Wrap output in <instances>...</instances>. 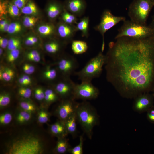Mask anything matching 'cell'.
<instances>
[{
	"label": "cell",
	"mask_w": 154,
	"mask_h": 154,
	"mask_svg": "<svg viewBox=\"0 0 154 154\" xmlns=\"http://www.w3.org/2000/svg\"><path fill=\"white\" fill-rule=\"evenodd\" d=\"M22 76L27 82L28 85L31 83V80L29 76L27 75H23Z\"/></svg>",
	"instance_id": "48"
},
{
	"label": "cell",
	"mask_w": 154,
	"mask_h": 154,
	"mask_svg": "<svg viewBox=\"0 0 154 154\" xmlns=\"http://www.w3.org/2000/svg\"><path fill=\"white\" fill-rule=\"evenodd\" d=\"M43 148L40 141L32 136L17 140L9 147L8 153L10 154H38L42 153Z\"/></svg>",
	"instance_id": "5"
},
{
	"label": "cell",
	"mask_w": 154,
	"mask_h": 154,
	"mask_svg": "<svg viewBox=\"0 0 154 154\" xmlns=\"http://www.w3.org/2000/svg\"><path fill=\"white\" fill-rule=\"evenodd\" d=\"M153 2H154V0H151Z\"/></svg>",
	"instance_id": "56"
},
{
	"label": "cell",
	"mask_w": 154,
	"mask_h": 154,
	"mask_svg": "<svg viewBox=\"0 0 154 154\" xmlns=\"http://www.w3.org/2000/svg\"><path fill=\"white\" fill-rule=\"evenodd\" d=\"M19 94L23 98H29L31 96L32 90L31 89L27 88H21L18 90Z\"/></svg>",
	"instance_id": "37"
},
{
	"label": "cell",
	"mask_w": 154,
	"mask_h": 154,
	"mask_svg": "<svg viewBox=\"0 0 154 154\" xmlns=\"http://www.w3.org/2000/svg\"><path fill=\"white\" fill-rule=\"evenodd\" d=\"M0 79L1 80H3V78L2 69L0 70Z\"/></svg>",
	"instance_id": "54"
},
{
	"label": "cell",
	"mask_w": 154,
	"mask_h": 154,
	"mask_svg": "<svg viewBox=\"0 0 154 154\" xmlns=\"http://www.w3.org/2000/svg\"><path fill=\"white\" fill-rule=\"evenodd\" d=\"M76 25L66 23L62 21L56 27V32L58 36L67 44L73 40V38L77 31Z\"/></svg>",
	"instance_id": "11"
},
{
	"label": "cell",
	"mask_w": 154,
	"mask_h": 154,
	"mask_svg": "<svg viewBox=\"0 0 154 154\" xmlns=\"http://www.w3.org/2000/svg\"><path fill=\"white\" fill-rule=\"evenodd\" d=\"M27 0H15L14 4L19 9L22 8L25 4Z\"/></svg>",
	"instance_id": "41"
},
{
	"label": "cell",
	"mask_w": 154,
	"mask_h": 154,
	"mask_svg": "<svg viewBox=\"0 0 154 154\" xmlns=\"http://www.w3.org/2000/svg\"><path fill=\"white\" fill-rule=\"evenodd\" d=\"M56 68L63 77H70L74 74L78 67L77 59L70 55H66L60 58L56 63Z\"/></svg>",
	"instance_id": "9"
},
{
	"label": "cell",
	"mask_w": 154,
	"mask_h": 154,
	"mask_svg": "<svg viewBox=\"0 0 154 154\" xmlns=\"http://www.w3.org/2000/svg\"><path fill=\"white\" fill-rule=\"evenodd\" d=\"M18 81L19 84L22 85L27 86L28 85L27 82L22 76L19 78Z\"/></svg>",
	"instance_id": "49"
},
{
	"label": "cell",
	"mask_w": 154,
	"mask_h": 154,
	"mask_svg": "<svg viewBox=\"0 0 154 154\" xmlns=\"http://www.w3.org/2000/svg\"><path fill=\"white\" fill-rule=\"evenodd\" d=\"M89 18L88 16H84L76 24L77 31L81 32L83 37L87 38L89 35Z\"/></svg>",
	"instance_id": "18"
},
{
	"label": "cell",
	"mask_w": 154,
	"mask_h": 154,
	"mask_svg": "<svg viewBox=\"0 0 154 154\" xmlns=\"http://www.w3.org/2000/svg\"><path fill=\"white\" fill-rule=\"evenodd\" d=\"M9 24L7 22L2 28L0 29V30L4 32H7Z\"/></svg>",
	"instance_id": "50"
},
{
	"label": "cell",
	"mask_w": 154,
	"mask_h": 154,
	"mask_svg": "<svg viewBox=\"0 0 154 154\" xmlns=\"http://www.w3.org/2000/svg\"><path fill=\"white\" fill-rule=\"evenodd\" d=\"M72 43L71 48L73 53L78 55L85 52L88 50V46L86 42L80 40H73Z\"/></svg>",
	"instance_id": "19"
},
{
	"label": "cell",
	"mask_w": 154,
	"mask_h": 154,
	"mask_svg": "<svg viewBox=\"0 0 154 154\" xmlns=\"http://www.w3.org/2000/svg\"><path fill=\"white\" fill-rule=\"evenodd\" d=\"M154 2L151 0H133L130 5L128 14L130 20L142 25H146Z\"/></svg>",
	"instance_id": "6"
},
{
	"label": "cell",
	"mask_w": 154,
	"mask_h": 154,
	"mask_svg": "<svg viewBox=\"0 0 154 154\" xmlns=\"http://www.w3.org/2000/svg\"><path fill=\"white\" fill-rule=\"evenodd\" d=\"M3 80L6 82H9L14 78L15 72L11 69L9 68H5L2 69Z\"/></svg>",
	"instance_id": "27"
},
{
	"label": "cell",
	"mask_w": 154,
	"mask_h": 154,
	"mask_svg": "<svg viewBox=\"0 0 154 154\" xmlns=\"http://www.w3.org/2000/svg\"><path fill=\"white\" fill-rule=\"evenodd\" d=\"M35 98L38 100H42L40 95L38 88H37L35 90Z\"/></svg>",
	"instance_id": "47"
},
{
	"label": "cell",
	"mask_w": 154,
	"mask_h": 154,
	"mask_svg": "<svg viewBox=\"0 0 154 154\" xmlns=\"http://www.w3.org/2000/svg\"><path fill=\"white\" fill-rule=\"evenodd\" d=\"M64 99L58 107L57 114L60 118L64 122L76 112L78 103L73 98Z\"/></svg>",
	"instance_id": "12"
},
{
	"label": "cell",
	"mask_w": 154,
	"mask_h": 154,
	"mask_svg": "<svg viewBox=\"0 0 154 154\" xmlns=\"http://www.w3.org/2000/svg\"><path fill=\"white\" fill-rule=\"evenodd\" d=\"M3 52V50L2 48L0 49V55H1Z\"/></svg>",
	"instance_id": "55"
},
{
	"label": "cell",
	"mask_w": 154,
	"mask_h": 154,
	"mask_svg": "<svg viewBox=\"0 0 154 154\" xmlns=\"http://www.w3.org/2000/svg\"><path fill=\"white\" fill-rule=\"evenodd\" d=\"M147 116L150 120L154 121V109H152L149 111L147 114Z\"/></svg>",
	"instance_id": "45"
},
{
	"label": "cell",
	"mask_w": 154,
	"mask_h": 154,
	"mask_svg": "<svg viewBox=\"0 0 154 154\" xmlns=\"http://www.w3.org/2000/svg\"><path fill=\"white\" fill-rule=\"evenodd\" d=\"M123 22L115 37L116 39L125 37L143 39L154 35V29L149 25L139 24L131 20Z\"/></svg>",
	"instance_id": "3"
},
{
	"label": "cell",
	"mask_w": 154,
	"mask_h": 154,
	"mask_svg": "<svg viewBox=\"0 0 154 154\" xmlns=\"http://www.w3.org/2000/svg\"><path fill=\"white\" fill-rule=\"evenodd\" d=\"M7 10L9 14L13 17L17 16L19 13V8L14 4H9Z\"/></svg>",
	"instance_id": "33"
},
{
	"label": "cell",
	"mask_w": 154,
	"mask_h": 154,
	"mask_svg": "<svg viewBox=\"0 0 154 154\" xmlns=\"http://www.w3.org/2000/svg\"><path fill=\"white\" fill-rule=\"evenodd\" d=\"M38 18L33 17L26 16L23 19V24L27 27H30L35 25Z\"/></svg>",
	"instance_id": "29"
},
{
	"label": "cell",
	"mask_w": 154,
	"mask_h": 154,
	"mask_svg": "<svg viewBox=\"0 0 154 154\" xmlns=\"http://www.w3.org/2000/svg\"><path fill=\"white\" fill-rule=\"evenodd\" d=\"M150 101L146 95L142 94L136 98L133 105L135 110L141 112L145 110L149 107Z\"/></svg>",
	"instance_id": "14"
},
{
	"label": "cell",
	"mask_w": 154,
	"mask_h": 154,
	"mask_svg": "<svg viewBox=\"0 0 154 154\" xmlns=\"http://www.w3.org/2000/svg\"><path fill=\"white\" fill-rule=\"evenodd\" d=\"M38 88L40 95L42 100L44 98L45 96V93L43 92V91L40 88Z\"/></svg>",
	"instance_id": "51"
},
{
	"label": "cell",
	"mask_w": 154,
	"mask_h": 154,
	"mask_svg": "<svg viewBox=\"0 0 154 154\" xmlns=\"http://www.w3.org/2000/svg\"><path fill=\"white\" fill-rule=\"evenodd\" d=\"M51 132L54 135L63 137L68 133L64 122H57L52 125L50 127Z\"/></svg>",
	"instance_id": "20"
},
{
	"label": "cell",
	"mask_w": 154,
	"mask_h": 154,
	"mask_svg": "<svg viewBox=\"0 0 154 154\" xmlns=\"http://www.w3.org/2000/svg\"><path fill=\"white\" fill-rule=\"evenodd\" d=\"M20 54V51L18 49L10 51L7 57V61L12 62L18 57Z\"/></svg>",
	"instance_id": "31"
},
{
	"label": "cell",
	"mask_w": 154,
	"mask_h": 154,
	"mask_svg": "<svg viewBox=\"0 0 154 154\" xmlns=\"http://www.w3.org/2000/svg\"><path fill=\"white\" fill-rule=\"evenodd\" d=\"M12 119V115L9 113L3 114L0 116V122L3 124L6 125L9 123Z\"/></svg>",
	"instance_id": "36"
},
{
	"label": "cell",
	"mask_w": 154,
	"mask_h": 154,
	"mask_svg": "<svg viewBox=\"0 0 154 154\" xmlns=\"http://www.w3.org/2000/svg\"><path fill=\"white\" fill-rule=\"evenodd\" d=\"M11 101L10 96L9 94L4 93L0 96V106L3 107L7 105Z\"/></svg>",
	"instance_id": "35"
},
{
	"label": "cell",
	"mask_w": 154,
	"mask_h": 154,
	"mask_svg": "<svg viewBox=\"0 0 154 154\" xmlns=\"http://www.w3.org/2000/svg\"><path fill=\"white\" fill-rule=\"evenodd\" d=\"M27 58L31 61L35 62H39L41 59L40 55L29 57Z\"/></svg>",
	"instance_id": "44"
},
{
	"label": "cell",
	"mask_w": 154,
	"mask_h": 154,
	"mask_svg": "<svg viewBox=\"0 0 154 154\" xmlns=\"http://www.w3.org/2000/svg\"><path fill=\"white\" fill-rule=\"evenodd\" d=\"M23 69L25 73L27 74H30L34 72L35 68L31 64H25L23 66Z\"/></svg>",
	"instance_id": "39"
},
{
	"label": "cell",
	"mask_w": 154,
	"mask_h": 154,
	"mask_svg": "<svg viewBox=\"0 0 154 154\" xmlns=\"http://www.w3.org/2000/svg\"><path fill=\"white\" fill-rule=\"evenodd\" d=\"M98 89L90 81H82L76 84L73 93L74 99L83 100L95 99L99 94Z\"/></svg>",
	"instance_id": "8"
},
{
	"label": "cell",
	"mask_w": 154,
	"mask_h": 154,
	"mask_svg": "<svg viewBox=\"0 0 154 154\" xmlns=\"http://www.w3.org/2000/svg\"><path fill=\"white\" fill-rule=\"evenodd\" d=\"M75 84L70 77H63L62 80L55 84L54 88L57 94L64 99L74 98L73 93Z\"/></svg>",
	"instance_id": "10"
},
{
	"label": "cell",
	"mask_w": 154,
	"mask_h": 154,
	"mask_svg": "<svg viewBox=\"0 0 154 154\" xmlns=\"http://www.w3.org/2000/svg\"><path fill=\"white\" fill-rule=\"evenodd\" d=\"M66 44L65 43L62 44L56 40L52 39L46 44L45 48L49 53L56 55L61 51L62 45Z\"/></svg>",
	"instance_id": "16"
},
{
	"label": "cell",
	"mask_w": 154,
	"mask_h": 154,
	"mask_svg": "<svg viewBox=\"0 0 154 154\" xmlns=\"http://www.w3.org/2000/svg\"><path fill=\"white\" fill-rule=\"evenodd\" d=\"M37 38L34 36H31L28 37L25 40V43L27 46L33 45L37 42Z\"/></svg>",
	"instance_id": "40"
},
{
	"label": "cell",
	"mask_w": 154,
	"mask_h": 154,
	"mask_svg": "<svg viewBox=\"0 0 154 154\" xmlns=\"http://www.w3.org/2000/svg\"><path fill=\"white\" fill-rule=\"evenodd\" d=\"M86 6L85 0H66L64 5L66 10L77 17L84 14Z\"/></svg>",
	"instance_id": "13"
},
{
	"label": "cell",
	"mask_w": 154,
	"mask_h": 154,
	"mask_svg": "<svg viewBox=\"0 0 154 154\" xmlns=\"http://www.w3.org/2000/svg\"><path fill=\"white\" fill-rule=\"evenodd\" d=\"M61 18L62 21L70 25L76 24L78 19L77 17L67 11L64 8L61 13Z\"/></svg>",
	"instance_id": "21"
},
{
	"label": "cell",
	"mask_w": 154,
	"mask_h": 154,
	"mask_svg": "<svg viewBox=\"0 0 154 154\" xmlns=\"http://www.w3.org/2000/svg\"><path fill=\"white\" fill-rule=\"evenodd\" d=\"M6 3L4 2H0V15H2L6 12Z\"/></svg>",
	"instance_id": "43"
},
{
	"label": "cell",
	"mask_w": 154,
	"mask_h": 154,
	"mask_svg": "<svg viewBox=\"0 0 154 154\" xmlns=\"http://www.w3.org/2000/svg\"><path fill=\"white\" fill-rule=\"evenodd\" d=\"M21 12L25 14L33 15L37 14V9L35 4L33 2L30 1L22 8Z\"/></svg>",
	"instance_id": "24"
},
{
	"label": "cell",
	"mask_w": 154,
	"mask_h": 154,
	"mask_svg": "<svg viewBox=\"0 0 154 154\" xmlns=\"http://www.w3.org/2000/svg\"><path fill=\"white\" fill-rule=\"evenodd\" d=\"M109 44L106 78L123 97L136 98L149 87L154 75V35L123 37Z\"/></svg>",
	"instance_id": "1"
},
{
	"label": "cell",
	"mask_w": 154,
	"mask_h": 154,
	"mask_svg": "<svg viewBox=\"0 0 154 154\" xmlns=\"http://www.w3.org/2000/svg\"><path fill=\"white\" fill-rule=\"evenodd\" d=\"M38 30L40 34L45 36H52L56 33V27L52 24L40 26Z\"/></svg>",
	"instance_id": "22"
},
{
	"label": "cell",
	"mask_w": 154,
	"mask_h": 154,
	"mask_svg": "<svg viewBox=\"0 0 154 154\" xmlns=\"http://www.w3.org/2000/svg\"><path fill=\"white\" fill-rule=\"evenodd\" d=\"M21 107L25 111L31 112L35 110V107L32 104L25 101L21 102L20 103Z\"/></svg>",
	"instance_id": "34"
},
{
	"label": "cell",
	"mask_w": 154,
	"mask_h": 154,
	"mask_svg": "<svg viewBox=\"0 0 154 154\" xmlns=\"http://www.w3.org/2000/svg\"><path fill=\"white\" fill-rule=\"evenodd\" d=\"M38 119L40 123H45L47 122L48 120L49 116L46 112L41 111L39 114Z\"/></svg>",
	"instance_id": "38"
},
{
	"label": "cell",
	"mask_w": 154,
	"mask_h": 154,
	"mask_svg": "<svg viewBox=\"0 0 154 154\" xmlns=\"http://www.w3.org/2000/svg\"><path fill=\"white\" fill-rule=\"evenodd\" d=\"M21 29V26L19 23L13 22L9 24L7 32L10 34H13L19 32Z\"/></svg>",
	"instance_id": "30"
},
{
	"label": "cell",
	"mask_w": 154,
	"mask_h": 154,
	"mask_svg": "<svg viewBox=\"0 0 154 154\" xmlns=\"http://www.w3.org/2000/svg\"><path fill=\"white\" fill-rule=\"evenodd\" d=\"M77 120L76 112L64 122L65 127L68 134L75 137L77 133L76 121Z\"/></svg>",
	"instance_id": "17"
},
{
	"label": "cell",
	"mask_w": 154,
	"mask_h": 154,
	"mask_svg": "<svg viewBox=\"0 0 154 154\" xmlns=\"http://www.w3.org/2000/svg\"><path fill=\"white\" fill-rule=\"evenodd\" d=\"M20 44L21 42L19 39L12 38L8 40L7 48L10 51L18 49Z\"/></svg>",
	"instance_id": "28"
},
{
	"label": "cell",
	"mask_w": 154,
	"mask_h": 154,
	"mask_svg": "<svg viewBox=\"0 0 154 154\" xmlns=\"http://www.w3.org/2000/svg\"><path fill=\"white\" fill-rule=\"evenodd\" d=\"M58 72L59 71L57 68L50 67L45 71L43 75L47 80L53 81L57 78Z\"/></svg>",
	"instance_id": "25"
},
{
	"label": "cell",
	"mask_w": 154,
	"mask_h": 154,
	"mask_svg": "<svg viewBox=\"0 0 154 154\" xmlns=\"http://www.w3.org/2000/svg\"><path fill=\"white\" fill-rule=\"evenodd\" d=\"M77 120L84 132L91 139L94 127L99 123V117L96 111L88 102L78 103L76 111Z\"/></svg>",
	"instance_id": "2"
},
{
	"label": "cell",
	"mask_w": 154,
	"mask_h": 154,
	"mask_svg": "<svg viewBox=\"0 0 154 154\" xmlns=\"http://www.w3.org/2000/svg\"><path fill=\"white\" fill-rule=\"evenodd\" d=\"M106 56L101 51L86 64L80 70L75 72L74 74L77 76L81 82H91L93 79L98 77L105 65Z\"/></svg>",
	"instance_id": "4"
},
{
	"label": "cell",
	"mask_w": 154,
	"mask_h": 154,
	"mask_svg": "<svg viewBox=\"0 0 154 154\" xmlns=\"http://www.w3.org/2000/svg\"><path fill=\"white\" fill-rule=\"evenodd\" d=\"M64 7L56 2L50 3L47 9V14L48 17L52 20L56 19L62 13Z\"/></svg>",
	"instance_id": "15"
},
{
	"label": "cell",
	"mask_w": 154,
	"mask_h": 154,
	"mask_svg": "<svg viewBox=\"0 0 154 154\" xmlns=\"http://www.w3.org/2000/svg\"><path fill=\"white\" fill-rule=\"evenodd\" d=\"M125 20V17L115 16L109 10L106 9L103 11L100 23L94 28L95 30L100 33L102 37V52H103L104 47V35L106 32L120 22Z\"/></svg>",
	"instance_id": "7"
},
{
	"label": "cell",
	"mask_w": 154,
	"mask_h": 154,
	"mask_svg": "<svg viewBox=\"0 0 154 154\" xmlns=\"http://www.w3.org/2000/svg\"><path fill=\"white\" fill-rule=\"evenodd\" d=\"M39 55H40V53L38 51L36 50H33L30 51L27 54V58L29 57Z\"/></svg>",
	"instance_id": "46"
},
{
	"label": "cell",
	"mask_w": 154,
	"mask_h": 154,
	"mask_svg": "<svg viewBox=\"0 0 154 154\" xmlns=\"http://www.w3.org/2000/svg\"><path fill=\"white\" fill-rule=\"evenodd\" d=\"M79 143L78 145L73 148H71L69 153L71 154H82L83 153V145L84 139L82 136L80 137Z\"/></svg>",
	"instance_id": "26"
},
{
	"label": "cell",
	"mask_w": 154,
	"mask_h": 154,
	"mask_svg": "<svg viewBox=\"0 0 154 154\" xmlns=\"http://www.w3.org/2000/svg\"><path fill=\"white\" fill-rule=\"evenodd\" d=\"M71 148L67 141L62 137L59 139L57 143L55 151L59 153H64L69 152Z\"/></svg>",
	"instance_id": "23"
},
{
	"label": "cell",
	"mask_w": 154,
	"mask_h": 154,
	"mask_svg": "<svg viewBox=\"0 0 154 154\" xmlns=\"http://www.w3.org/2000/svg\"><path fill=\"white\" fill-rule=\"evenodd\" d=\"M7 22V21L6 20H1L0 22V29L2 28Z\"/></svg>",
	"instance_id": "52"
},
{
	"label": "cell",
	"mask_w": 154,
	"mask_h": 154,
	"mask_svg": "<svg viewBox=\"0 0 154 154\" xmlns=\"http://www.w3.org/2000/svg\"><path fill=\"white\" fill-rule=\"evenodd\" d=\"M149 25L154 29V15L152 17L151 23Z\"/></svg>",
	"instance_id": "53"
},
{
	"label": "cell",
	"mask_w": 154,
	"mask_h": 154,
	"mask_svg": "<svg viewBox=\"0 0 154 154\" xmlns=\"http://www.w3.org/2000/svg\"><path fill=\"white\" fill-rule=\"evenodd\" d=\"M8 40L7 39L0 37V46L2 48H5L8 46Z\"/></svg>",
	"instance_id": "42"
},
{
	"label": "cell",
	"mask_w": 154,
	"mask_h": 154,
	"mask_svg": "<svg viewBox=\"0 0 154 154\" xmlns=\"http://www.w3.org/2000/svg\"><path fill=\"white\" fill-rule=\"evenodd\" d=\"M31 117L29 112L25 111H22L20 112L18 115L17 119L19 122L23 123L29 120Z\"/></svg>",
	"instance_id": "32"
}]
</instances>
